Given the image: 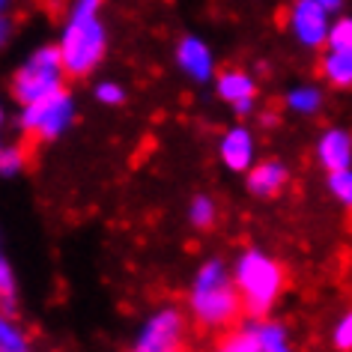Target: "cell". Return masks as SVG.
<instances>
[{"instance_id":"obj_1","label":"cell","mask_w":352,"mask_h":352,"mask_svg":"<svg viewBox=\"0 0 352 352\" xmlns=\"http://www.w3.org/2000/svg\"><path fill=\"white\" fill-rule=\"evenodd\" d=\"M188 311L204 329H230L242 320L245 302L233 280V269L224 260H206L195 272L188 287Z\"/></svg>"},{"instance_id":"obj_2","label":"cell","mask_w":352,"mask_h":352,"mask_svg":"<svg viewBox=\"0 0 352 352\" xmlns=\"http://www.w3.org/2000/svg\"><path fill=\"white\" fill-rule=\"evenodd\" d=\"M60 57L69 78L93 75L108 51V30L102 19V0H75L60 30Z\"/></svg>"},{"instance_id":"obj_3","label":"cell","mask_w":352,"mask_h":352,"mask_svg":"<svg viewBox=\"0 0 352 352\" xmlns=\"http://www.w3.org/2000/svg\"><path fill=\"white\" fill-rule=\"evenodd\" d=\"M233 280L242 293L245 314L266 316L287 289V269L263 248H245L233 263Z\"/></svg>"},{"instance_id":"obj_4","label":"cell","mask_w":352,"mask_h":352,"mask_svg":"<svg viewBox=\"0 0 352 352\" xmlns=\"http://www.w3.org/2000/svg\"><path fill=\"white\" fill-rule=\"evenodd\" d=\"M66 66L60 57V45H39L12 75V99L19 104L45 99V96L63 90Z\"/></svg>"},{"instance_id":"obj_5","label":"cell","mask_w":352,"mask_h":352,"mask_svg":"<svg viewBox=\"0 0 352 352\" xmlns=\"http://www.w3.org/2000/svg\"><path fill=\"white\" fill-rule=\"evenodd\" d=\"M75 96L66 90H57L45 96V99H36V102H28L21 104V129L28 131V135L39 138V140H57L63 138L69 129H72L75 122Z\"/></svg>"},{"instance_id":"obj_6","label":"cell","mask_w":352,"mask_h":352,"mask_svg":"<svg viewBox=\"0 0 352 352\" xmlns=\"http://www.w3.org/2000/svg\"><path fill=\"white\" fill-rule=\"evenodd\" d=\"M334 15L316 0H293L287 10V30L305 51H325Z\"/></svg>"},{"instance_id":"obj_7","label":"cell","mask_w":352,"mask_h":352,"mask_svg":"<svg viewBox=\"0 0 352 352\" xmlns=\"http://www.w3.org/2000/svg\"><path fill=\"white\" fill-rule=\"evenodd\" d=\"M186 314L176 307H162V311L149 314L144 325L138 329L135 349L138 352H173L186 343Z\"/></svg>"},{"instance_id":"obj_8","label":"cell","mask_w":352,"mask_h":352,"mask_svg":"<svg viewBox=\"0 0 352 352\" xmlns=\"http://www.w3.org/2000/svg\"><path fill=\"white\" fill-rule=\"evenodd\" d=\"M215 96L230 104L239 120L257 111V81L245 69H224L221 75H215Z\"/></svg>"},{"instance_id":"obj_9","label":"cell","mask_w":352,"mask_h":352,"mask_svg":"<svg viewBox=\"0 0 352 352\" xmlns=\"http://www.w3.org/2000/svg\"><path fill=\"white\" fill-rule=\"evenodd\" d=\"M218 158L230 173H248L257 164V135L248 126L236 122L218 140Z\"/></svg>"},{"instance_id":"obj_10","label":"cell","mask_w":352,"mask_h":352,"mask_svg":"<svg viewBox=\"0 0 352 352\" xmlns=\"http://www.w3.org/2000/svg\"><path fill=\"white\" fill-rule=\"evenodd\" d=\"M176 66H179V72L191 78L195 84H209L215 78V54L212 48H209L206 39L200 36H182L179 42H176Z\"/></svg>"},{"instance_id":"obj_11","label":"cell","mask_w":352,"mask_h":352,"mask_svg":"<svg viewBox=\"0 0 352 352\" xmlns=\"http://www.w3.org/2000/svg\"><path fill=\"white\" fill-rule=\"evenodd\" d=\"M314 155H316V164H320L325 173L352 167V131L343 126L322 129L320 138H316Z\"/></svg>"},{"instance_id":"obj_12","label":"cell","mask_w":352,"mask_h":352,"mask_svg":"<svg viewBox=\"0 0 352 352\" xmlns=\"http://www.w3.org/2000/svg\"><path fill=\"white\" fill-rule=\"evenodd\" d=\"M289 182V167L280 162V158H263L245 173V188H248L251 197L260 200H272L278 197L280 191L287 188Z\"/></svg>"},{"instance_id":"obj_13","label":"cell","mask_w":352,"mask_h":352,"mask_svg":"<svg viewBox=\"0 0 352 352\" xmlns=\"http://www.w3.org/2000/svg\"><path fill=\"white\" fill-rule=\"evenodd\" d=\"M320 75L334 90H352V51L325 48L320 57Z\"/></svg>"},{"instance_id":"obj_14","label":"cell","mask_w":352,"mask_h":352,"mask_svg":"<svg viewBox=\"0 0 352 352\" xmlns=\"http://www.w3.org/2000/svg\"><path fill=\"white\" fill-rule=\"evenodd\" d=\"M325 104V93L316 84H296L284 93V108L296 117H316Z\"/></svg>"},{"instance_id":"obj_15","label":"cell","mask_w":352,"mask_h":352,"mask_svg":"<svg viewBox=\"0 0 352 352\" xmlns=\"http://www.w3.org/2000/svg\"><path fill=\"white\" fill-rule=\"evenodd\" d=\"M254 320V329H257V338H260V352H287L293 346V334H289L287 322L275 320V316H251Z\"/></svg>"},{"instance_id":"obj_16","label":"cell","mask_w":352,"mask_h":352,"mask_svg":"<svg viewBox=\"0 0 352 352\" xmlns=\"http://www.w3.org/2000/svg\"><path fill=\"white\" fill-rule=\"evenodd\" d=\"M30 338L21 322H15L12 311L0 307V352H28Z\"/></svg>"},{"instance_id":"obj_17","label":"cell","mask_w":352,"mask_h":352,"mask_svg":"<svg viewBox=\"0 0 352 352\" xmlns=\"http://www.w3.org/2000/svg\"><path fill=\"white\" fill-rule=\"evenodd\" d=\"M188 224L195 227V230H209L215 221H218V204L209 195H195L188 200Z\"/></svg>"},{"instance_id":"obj_18","label":"cell","mask_w":352,"mask_h":352,"mask_svg":"<svg viewBox=\"0 0 352 352\" xmlns=\"http://www.w3.org/2000/svg\"><path fill=\"white\" fill-rule=\"evenodd\" d=\"M325 188L334 197V204H340L343 209H352V167L325 173Z\"/></svg>"},{"instance_id":"obj_19","label":"cell","mask_w":352,"mask_h":352,"mask_svg":"<svg viewBox=\"0 0 352 352\" xmlns=\"http://www.w3.org/2000/svg\"><path fill=\"white\" fill-rule=\"evenodd\" d=\"M0 307L15 314L19 307V280H15V272H12V263L0 254Z\"/></svg>"},{"instance_id":"obj_20","label":"cell","mask_w":352,"mask_h":352,"mask_svg":"<svg viewBox=\"0 0 352 352\" xmlns=\"http://www.w3.org/2000/svg\"><path fill=\"white\" fill-rule=\"evenodd\" d=\"M325 48H338V51H352V12H338L331 21L329 33V45Z\"/></svg>"},{"instance_id":"obj_21","label":"cell","mask_w":352,"mask_h":352,"mask_svg":"<svg viewBox=\"0 0 352 352\" xmlns=\"http://www.w3.org/2000/svg\"><path fill=\"white\" fill-rule=\"evenodd\" d=\"M24 167H28V153H24L21 144H12V146L0 149V176H3V179L19 176Z\"/></svg>"},{"instance_id":"obj_22","label":"cell","mask_w":352,"mask_h":352,"mask_svg":"<svg viewBox=\"0 0 352 352\" xmlns=\"http://www.w3.org/2000/svg\"><path fill=\"white\" fill-rule=\"evenodd\" d=\"M93 99L104 104V108H117V104L126 102V87L102 78V81H96V87H93Z\"/></svg>"},{"instance_id":"obj_23","label":"cell","mask_w":352,"mask_h":352,"mask_svg":"<svg viewBox=\"0 0 352 352\" xmlns=\"http://www.w3.org/2000/svg\"><path fill=\"white\" fill-rule=\"evenodd\" d=\"M331 346L340 352H352V307L340 314L338 322L331 325Z\"/></svg>"},{"instance_id":"obj_24","label":"cell","mask_w":352,"mask_h":352,"mask_svg":"<svg viewBox=\"0 0 352 352\" xmlns=\"http://www.w3.org/2000/svg\"><path fill=\"white\" fill-rule=\"evenodd\" d=\"M12 33V0H0V48L10 42Z\"/></svg>"},{"instance_id":"obj_25","label":"cell","mask_w":352,"mask_h":352,"mask_svg":"<svg viewBox=\"0 0 352 352\" xmlns=\"http://www.w3.org/2000/svg\"><path fill=\"white\" fill-rule=\"evenodd\" d=\"M316 3H322L325 10H329L331 15H338V12H343V6H346V0H316Z\"/></svg>"},{"instance_id":"obj_26","label":"cell","mask_w":352,"mask_h":352,"mask_svg":"<svg viewBox=\"0 0 352 352\" xmlns=\"http://www.w3.org/2000/svg\"><path fill=\"white\" fill-rule=\"evenodd\" d=\"M0 122H3V102H0Z\"/></svg>"},{"instance_id":"obj_27","label":"cell","mask_w":352,"mask_h":352,"mask_svg":"<svg viewBox=\"0 0 352 352\" xmlns=\"http://www.w3.org/2000/svg\"><path fill=\"white\" fill-rule=\"evenodd\" d=\"M0 149H3V144H0Z\"/></svg>"}]
</instances>
